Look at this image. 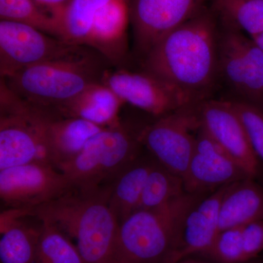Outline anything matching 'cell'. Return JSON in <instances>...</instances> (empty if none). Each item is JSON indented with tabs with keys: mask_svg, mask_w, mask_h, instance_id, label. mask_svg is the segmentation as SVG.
<instances>
[{
	"mask_svg": "<svg viewBox=\"0 0 263 263\" xmlns=\"http://www.w3.org/2000/svg\"><path fill=\"white\" fill-rule=\"evenodd\" d=\"M219 40L214 14L202 10L151 48L142 57V69L174 88L190 105H198L219 74Z\"/></svg>",
	"mask_w": 263,
	"mask_h": 263,
	"instance_id": "obj_1",
	"label": "cell"
},
{
	"mask_svg": "<svg viewBox=\"0 0 263 263\" xmlns=\"http://www.w3.org/2000/svg\"><path fill=\"white\" fill-rule=\"evenodd\" d=\"M110 190L111 183L88 190L71 189L27 212L75 240L85 263H114L119 221L109 205Z\"/></svg>",
	"mask_w": 263,
	"mask_h": 263,
	"instance_id": "obj_2",
	"label": "cell"
},
{
	"mask_svg": "<svg viewBox=\"0 0 263 263\" xmlns=\"http://www.w3.org/2000/svg\"><path fill=\"white\" fill-rule=\"evenodd\" d=\"M209 194L185 193L162 206L138 209L128 216L119 223L114 263L167 262L188 213Z\"/></svg>",
	"mask_w": 263,
	"mask_h": 263,
	"instance_id": "obj_3",
	"label": "cell"
},
{
	"mask_svg": "<svg viewBox=\"0 0 263 263\" xmlns=\"http://www.w3.org/2000/svg\"><path fill=\"white\" fill-rule=\"evenodd\" d=\"M105 63L109 64L100 53L84 46L70 56L26 67L1 80L27 103L54 110L90 85L101 82L108 69Z\"/></svg>",
	"mask_w": 263,
	"mask_h": 263,
	"instance_id": "obj_4",
	"label": "cell"
},
{
	"mask_svg": "<svg viewBox=\"0 0 263 263\" xmlns=\"http://www.w3.org/2000/svg\"><path fill=\"white\" fill-rule=\"evenodd\" d=\"M141 130L121 122L99 132L79 155L58 168L72 189L88 190L108 184L142 155Z\"/></svg>",
	"mask_w": 263,
	"mask_h": 263,
	"instance_id": "obj_5",
	"label": "cell"
},
{
	"mask_svg": "<svg viewBox=\"0 0 263 263\" xmlns=\"http://www.w3.org/2000/svg\"><path fill=\"white\" fill-rule=\"evenodd\" d=\"M0 110V170L34 162L53 165L46 135L51 110L27 103L2 80Z\"/></svg>",
	"mask_w": 263,
	"mask_h": 263,
	"instance_id": "obj_6",
	"label": "cell"
},
{
	"mask_svg": "<svg viewBox=\"0 0 263 263\" xmlns=\"http://www.w3.org/2000/svg\"><path fill=\"white\" fill-rule=\"evenodd\" d=\"M197 105L184 107L141 129L142 145L159 164L183 178L195 149Z\"/></svg>",
	"mask_w": 263,
	"mask_h": 263,
	"instance_id": "obj_7",
	"label": "cell"
},
{
	"mask_svg": "<svg viewBox=\"0 0 263 263\" xmlns=\"http://www.w3.org/2000/svg\"><path fill=\"white\" fill-rule=\"evenodd\" d=\"M86 46H76L16 22H0L1 78L41 62L65 58Z\"/></svg>",
	"mask_w": 263,
	"mask_h": 263,
	"instance_id": "obj_8",
	"label": "cell"
},
{
	"mask_svg": "<svg viewBox=\"0 0 263 263\" xmlns=\"http://www.w3.org/2000/svg\"><path fill=\"white\" fill-rule=\"evenodd\" d=\"M70 181L52 164L34 162L0 170V197L8 209H33L70 191Z\"/></svg>",
	"mask_w": 263,
	"mask_h": 263,
	"instance_id": "obj_9",
	"label": "cell"
},
{
	"mask_svg": "<svg viewBox=\"0 0 263 263\" xmlns=\"http://www.w3.org/2000/svg\"><path fill=\"white\" fill-rule=\"evenodd\" d=\"M205 0H129L135 47L141 58L170 32L196 16Z\"/></svg>",
	"mask_w": 263,
	"mask_h": 263,
	"instance_id": "obj_10",
	"label": "cell"
},
{
	"mask_svg": "<svg viewBox=\"0 0 263 263\" xmlns=\"http://www.w3.org/2000/svg\"><path fill=\"white\" fill-rule=\"evenodd\" d=\"M101 83L124 103L157 118L192 105L176 89L146 71L108 68L102 76Z\"/></svg>",
	"mask_w": 263,
	"mask_h": 263,
	"instance_id": "obj_11",
	"label": "cell"
},
{
	"mask_svg": "<svg viewBox=\"0 0 263 263\" xmlns=\"http://www.w3.org/2000/svg\"><path fill=\"white\" fill-rule=\"evenodd\" d=\"M219 70L247 100L263 98V50L240 31L229 27L219 37Z\"/></svg>",
	"mask_w": 263,
	"mask_h": 263,
	"instance_id": "obj_12",
	"label": "cell"
},
{
	"mask_svg": "<svg viewBox=\"0 0 263 263\" xmlns=\"http://www.w3.org/2000/svg\"><path fill=\"white\" fill-rule=\"evenodd\" d=\"M196 114L199 127L250 177L257 179L260 165L245 127L230 101L204 100L197 105Z\"/></svg>",
	"mask_w": 263,
	"mask_h": 263,
	"instance_id": "obj_13",
	"label": "cell"
},
{
	"mask_svg": "<svg viewBox=\"0 0 263 263\" xmlns=\"http://www.w3.org/2000/svg\"><path fill=\"white\" fill-rule=\"evenodd\" d=\"M249 177L245 170L199 127L195 149L183 176L185 192L209 194Z\"/></svg>",
	"mask_w": 263,
	"mask_h": 263,
	"instance_id": "obj_14",
	"label": "cell"
},
{
	"mask_svg": "<svg viewBox=\"0 0 263 263\" xmlns=\"http://www.w3.org/2000/svg\"><path fill=\"white\" fill-rule=\"evenodd\" d=\"M230 185L212 192L190 211L177 247L166 263H178L189 257H197L212 245L219 233V209Z\"/></svg>",
	"mask_w": 263,
	"mask_h": 263,
	"instance_id": "obj_15",
	"label": "cell"
},
{
	"mask_svg": "<svg viewBox=\"0 0 263 263\" xmlns=\"http://www.w3.org/2000/svg\"><path fill=\"white\" fill-rule=\"evenodd\" d=\"M129 22V0H110L95 16L85 46L109 64L120 65L127 57Z\"/></svg>",
	"mask_w": 263,
	"mask_h": 263,
	"instance_id": "obj_16",
	"label": "cell"
},
{
	"mask_svg": "<svg viewBox=\"0 0 263 263\" xmlns=\"http://www.w3.org/2000/svg\"><path fill=\"white\" fill-rule=\"evenodd\" d=\"M125 104L106 85L101 82L90 85L82 92L54 111L64 117L79 118L107 128L120 124V111Z\"/></svg>",
	"mask_w": 263,
	"mask_h": 263,
	"instance_id": "obj_17",
	"label": "cell"
},
{
	"mask_svg": "<svg viewBox=\"0 0 263 263\" xmlns=\"http://www.w3.org/2000/svg\"><path fill=\"white\" fill-rule=\"evenodd\" d=\"M103 129L84 119L61 117L52 112L46 120V135L53 165L58 168L73 159Z\"/></svg>",
	"mask_w": 263,
	"mask_h": 263,
	"instance_id": "obj_18",
	"label": "cell"
},
{
	"mask_svg": "<svg viewBox=\"0 0 263 263\" xmlns=\"http://www.w3.org/2000/svg\"><path fill=\"white\" fill-rule=\"evenodd\" d=\"M29 214L23 209H8L0 217L1 263H33L41 233L37 226L26 220Z\"/></svg>",
	"mask_w": 263,
	"mask_h": 263,
	"instance_id": "obj_19",
	"label": "cell"
},
{
	"mask_svg": "<svg viewBox=\"0 0 263 263\" xmlns=\"http://www.w3.org/2000/svg\"><path fill=\"white\" fill-rule=\"evenodd\" d=\"M263 220V186L253 178L232 183L219 209V232Z\"/></svg>",
	"mask_w": 263,
	"mask_h": 263,
	"instance_id": "obj_20",
	"label": "cell"
},
{
	"mask_svg": "<svg viewBox=\"0 0 263 263\" xmlns=\"http://www.w3.org/2000/svg\"><path fill=\"white\" fill-rule=\"evenodd\" d=\"M157 161L141 155L111 182L109 205L119 223L138 210L148 175Z\"/></svg>",
	"mask_w": 263,
	"mask_h": 263,
	"instance_id": "obj_21",
	"label": "cell"
},
{
	"mask_svg": "<svg viewBox=\"0 0 263 263\" xmlns=\"http://www.w3.org/2000/svg\"><path fill=\"white\" fill-rule=\"evenodd\" d=\"M110 0H70L59 16L62 40L76 46H85L93 21Z\"/></svg>",
	"mask_w": 263,
	"mask_h": 263,
	"instance_id": "obj_22",
	"label": "cell"
},
{
	"mask_svg": "<svg viewBox=\"0 0 263 263\" xmlns=\"http://www.w3.org/2000/svg\"><path fill=\"white\" fill-rule=\"evenodd\" d=\"M0 18L25 24L62 40L56 15L33 0H0Z\"/></svg>",
	"mask_w": 263,
	"mask_h": 263,
	"instance_id": "obj_23",
	"label": "cell"
},
{
	"mask_svg": "<svg viewBox=\"0 0 263 263\" xmlns=\"http://www.w3.org/2000/svg\"><path fill=\"white\" fill-rule=\"evenodd\" d=\"M216 13L230 28L254 38L263 32V0H212Z\"/></svg>",
	"mask_w": 263,
	"mask_h": 263,
	"instance_id": "obj_24",
	"label": "cell"
},
{
	"mask_svg": "<svg viewBox=\"0 0 263 263\" xmlns=\"http://www.w3.org/2000/svg\"><path fill=\"white\" fill-rule=\"evenodd\" d=\"M41 224L33 263H85L77 247L65 233L49 223L41 221Z\"/></svg>",
	"mask_w": 263,
	"mask_h": 263,
	"instance_id": "obj_25",
	"label": "cell"
},
{
	"mask_svg": "<svg viewBox=\"0 0 263 263\" xmlns=\"http://www.w3.org/2000/svg\"><path fill=\"white\" fill-rule=\"evenodd\" d=\"M185 193L183 178L157 162L148 175L138 209L162 206Z\"/></svg>",
	"mask_w": 263,
	"mask_h": 263,
	"instance_id": "obj_26",
	"label": "cell"
},
{
	"mask_svg": "<svg viewBox=\"0 0 263 263\" xmlns=\"http://www.w3.org/2000/svg\"><path fill=\"white\" fill-rule=\"evenodd\" d=\"M241 238L242 227L221 230L212 245L197 257L215 263H246Z\"/></svg>",
	"mask_w": 263,
	"mask_h": 263,
	"instance_id": "obj_27",
	"label": "cell"
},
{
	"mask_svg": "<svg viewBox=\"0 0 263 263\" xmlns=\"http://www.w3.org/2000/svg\"><path fill=\"white\" fill-rule=\"evenodd\" d=\"M239 117L261 170L263 167V107L249 100L230 101Z\"/></svg>",
	"mask_w": 263,
	"mask_h": 263,
	"instance_id": "obj_28",
	"label": "cell"
},
{
	"mask_svg": "<svg viewBox=\"0 0 263 263\" xmlns=\"http://www.w3.org/2000/svg\"><path fill=\"white\" fill-rule=\"evenodd\" d=\"M242 249L246 263L263 254V220L242 227Z\"/></svg>",
	"mask_w": 263,
	"mask_h": 263,
	"instance_id": "obj_29",
	"label": "cell"
},
{
	"mask_svg": "<svg viewBox=\"0 0 263 263\" xmlns=\"http://www.w3.org/2000/svg\"><path fill=\"white\" fill-rule=\"evenodd\" d=\"M33 1L51 11L59 20V16L62 10L70 3V0H33Z\"/></svg>",
	"mask_w": 263,
	"mask_h": 263,
	"instance_id": "obj_30",
	"label": "cell"
},
{
	"mask_svg": "<svg viewBox=\"0 0 263 263\" xmlns=\"http://www.w3.org/2000/svg\"><path fill=\"white\" fill-rule=\"evenodd\" d=\"M252 39L263 50V32L257 37L252 38Z\"/></svg>",
	"mask_w": 263,
	"mask_h": 263,
	"instance_id": "obj_31",
	"label": "cell"
},
{
	"mask_svg": "<svg viewBox=\"0 0 263 263\" xmlns=\"http://www.w3.org/2000/svg\"><path fill=\"white\" fill-rule=\"evenodd\" d=\"M178 263H195V257H189V258L183 259Z\"/></svg>",
	"mask_w": 263,
	"mask_h": 263,
	"instance_id": "obj_32",
	"label": "cell"
}]
</instances>
